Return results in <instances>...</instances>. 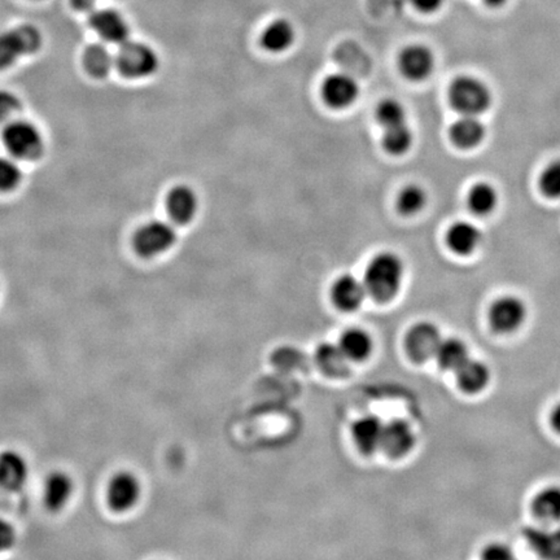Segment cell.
<instances>
[{
  "instance_id": "obj_7",
  "label": "cell",
  "mask_w": 560,
  "mask_h": 560,
  "mask_svg": "<svg viewBox=\"0 0 560 560\" xmlns=\"http://www.w3.org/2000/svg\"><path fill=\"white\" fill-rule=\"evenodd\" d=\"M140 480L132 472H118L109 482L107 497H108L110 508L117 513L132 510L140 502Z\"/></svg>"
},
{
  "instance_id": "obj_30",
  "label": "cell",
  "mask_w": 560,
  "mask_h": 560,
  "mask_svg": "<svg viewBox=\"0 0 560 560\" xmlns=\"http://www.w3.org/2000/svg\"><path fill=\"white\" fill-rule=\"evenodd\" d=\"M412 129L407 123L384 129L383 146L389 154L404 155L412 147Z\"/></svg>"
},
{
  "instance_id": "obj_6",
  "label": "cell",
  "mask_w": 560,
  "mask_h": 560,
  "mask_svg": "<svg viewBox=\"0 0 560 560\" xmlns=\"http://www.w3.org/2000/svg\"><path fill=\"white\" fill-rule=\"evenodd\" d=\"M177 242V233L165 220H151L141 226L134 236V248L141 257L151 259L165 253Z\"/></svg>"
},
{
  "instance_id": "obj_32",
  "label": "cell",
  "mask_w": 560,
  "mask_h": 560,
  "mask_svg": "<svg viewBox=\"0 0 560 560\" xmlns=\"http://www.w3.org/2000/svg\"><path fill=\"white\" fill-rule=\"evenodd\" d=\"M376 115H378L379 123L384 129L407 123L406 110H404L403 104L395 99H386V100L381 101Z\"/></svg>"
},
{
  "instance_id": "obj_15",
  "label": "cell",
  "mask_w": 560,
  "mask_h": 560,
  "mask_svg": "<svg viewBox=\"0 0 560 560\" xmlns=\"http://www.w3.org/2000/svg\"><path fill=\"white\" fill-rule=\"evenodd\" d=\"M486 137V129L479 116L460 115L452 124L451 138L455 146L463 149L479 147Z\"/></svg>"
},
{
  "instance_id": "obj_37",
  "label": "cell",
  "mask_w": 560,
  "mask_h": 560,
  "mask_svg": "<svg viewBox=\"0 0 560 560\" xmlns=\"http://www.w3.org/2000/svg\"><path fill=\"white\" fill-rule=\"evenodd\" d=\"M483 558L486 560H511L514 558V554L508 546L493 544L484 550Z\"/></svg>"
},
{
  "instance_id": "obj_38",
  "label": "cell",
  "mask_w": 560,
  "mask_h": 560,
  "mask_svg": "<svg viewBox=\"0 0 560 560\" xmlns=\"http://www.w3.org/2000/svg\"><path fill=\"white\" fill-rule=\"evenodd\" d=\"M415 10L421 13H434L440 10L445 0H410Z\"/></svg>"
},
{
  "instance_id": "obj_8",
  "label": "cell",
  "mask_w": 560,
  "mask_h": 560,
  "mask_svg": "<svg viewBox=\"0 0 560 560\" xmlns=\"http://www.w3.org/2000/svg\"><path fill=\"white\" fill-rule=\"evenodd\" d=\"M89 25L106 44L121 46L130 39V27L126 19L112 8L93 10L90 13Z\"/></svg>"
},
{
  "instance_id": "obj_20",
  "label": "cell",
  "mask_w": 560,
  "mask_h": 560,
  "mask_svg": "<svg viewBox=\"0 0 560 560\" xmlns=\"http://www.w3.org/2000/svg\"><path fill=\"white\" fill-rule=\"evenodd\" d=\"M296 30L287 19H276L265 28L261 34V46L268 52L280 53L292 46Z\"/></svg>"
},
{
  "instance_id": "obj_4",
  "label": "cell",
  "mask_w": 560,
  "mask_h": 560,
  "mask_svg": "<svg viewBox=\"0 0 560 560\" xmlns=\"http://www.w3.org/2000/svg\"><path fill=\"white\" fill-rule=\"evenodd\" d=\"M3 141L10 154L19 160L33 161L44 155V135L29 121L13 120L5 124Z\"/></svg>"
},
{
  "instance_id": "obj_27",
  "label": "cell",
  "mask_w": 560,
  "mask_h": 560,
  "mask_svg": "<svg viewBox=\"0 0 560 560\" xmlns=\"http://www.w3.org/2000/svg\"><path fill=\"white\" fill-rule=\"evenodd\" d=\"M340 348L348 359L352 361H362L369 357L372 349V341L364 331L353 330L347 331L340 339Z\"/></svg>"
},
{
  "instance_id": "obj_22",
  "label": "cell",
  "mask_w": 560,
  "mask_h": 560,
  "mask_svg": "<svg viewBox=\"0 0 560 560\" xmlns=\"http://www.w3.org/2000/svg\"><path fill=\"white\" fill-rule=\"evenodd\" d=\"M525 540L541 558L560 559V528H525Z\"/></svg>"
},
{
  "instance_id": "obj_9",
  "label": "cell",
  "mask_w": 560,
  "mask_h": 560,
  "mask_svg": "<svg viewBox=\"0 0 560 560\" xmlns=\"http://www.w3.org/2000/svg\"><path fill=\"white\" fill-rule=\"evenodd\" d=\"M527 316L524 302L514 296L497 300L492 307L489 319L492 327L500 333H511L524 324Z\"/></svg>"
},
{
  "instance_id": "obj_25",
  "label": "cell",
  "mask_w": 560,
  "mask_h": 560,
  "mask_svg": "<svg viewBox=\"0 0 560 560\" xmlns=\"http://www.w3.org/2000/svg\"><path fill=\"white\" fill-rule=\"evenodd\" d=\"M498 192L486 182L476 183L468 192V206L476 216H488L496 211Z\"/></svg>"
},
{
  "instance_id": "obj_1",
  "label": "cell",
  "mask_w": 560,
  "mask_h": 560,
  "mask_svg": "<svg viewBox=\"0 0 560 560\" xmlns=\"http://www.w3.org/2000/svg\"><path fill=\"white\" fill-rule=\"evenodd\" d=\"M404 279V264L400 257L383 252L373 257L364 274L367 293L378 301H388L397 295Z\"/></svg>"
},
{
  "instance_id": "obj_33",
  "label": "cell",
  "mask_w": 560,
  "mask_h": 560,
  "mask_svg": "<svg viewBox=\"0 0 560 560\" xmlns=\"http://www.w3.org/2000/svg\"><path fill=\"white\" fill-rule=\"evenodd\" d=\"M21 180L22 171L15 157H0V191H13Z\"/></svg>"
},
{
  "instance_id": "obj_10",
  "label": "cell",
  "mask_w": 560,
  "mask_h": 560,
  "mask_svg": "<svg viewBox=\"0 0 560 560\" xmlns=\"http://www.w3.org/2000/svg\"><path fill=\"white\" fill-rule=\"evenodd\" d=\"M29 465L24 455L16 451L0 454V488L10 493L22 491L29 480Z\"/></svg>"
},
{
  "instance_id": "obj_18",
  "label": "cell",
  "mask_w": 560,
  "mask_h": 560,
  "mask_svg": "<svg viewBox=\"0 0 560 560\" xmlns=\"http://www.w3.org/2000/svg\"><path fill=\"white\" fill-rule=\"evenodd\" d=\"M366 293L364 283L349 274L341 276L332 287L333 302L345 311L358 309Z\"/></svg>"
},
{
  "instance_id": "obj_24",
  "label": "cell",
  "mask_w": 560,
  "mask_h": 560,
  "mask_svg": "<svg viewBox=\"0 0 560 560\" xmlns=\"http://www.w3.org/2000/svg\"><path fill=\"white\" fill-rule=\"evenodd\" d=\"M84 64L92 77L104 78L116 67V55L110 52L106 44H92L84 51Z\"/></svg>"
},
{
  "instance_id": "obj_34",
  "label": "cell",
  "mask_w": 560,
  "mask_h": 560,
  "mask_svg": "<svg viewBox=\"0 0 560 560\" xmlns=\"http://www.w3.org/2000/svg\"><path fill=\"white\" fill-rule=\"evenodd\" d=\"M540 188L548 199H560V160L548 164L542 172Z\"/></svg>"
},
{
  "instance_id": "obj_21",
  "label": "cell",
  "mask_w": 560,
  "mask_h": 560,
  "mask_svg": "<svg viewBox=\"0 0 560 560\" xmlns=\"http://www.w3.org/2000/svg\"><path fill=\"white\" fill-rule=\"evenodd\" d=\"M383 421L373 415L361 418L353 424V436L358 448L364 452H372L381 448L384 436Z\"/></svg>"
},
{
  "instance_id": "obj_36",
  "label": "cell",
  "mask_w": 560,
  "mask_h": 560,
  "mask_svg": "<svg viewBox=\"0 0 560 560\" xmlns=\"http://www.w3.org/2000/svg\"><path fill=\"white\" fill-rule=\"evenodd\" d=\"M17 541L16 529L7 520L0 517V553L11 550Z\"/></svg>"
},
{
  "instance_id": "obj_23",
  "label": "cell",
  "mask_w": 560,
  "mask_h": 560,
  "mask_svg": "<svg viewBox=\"0 0 560 560\" xmlns=\"http://www.w3.org/2000/svg\"><path fill=\"white\" fill-rule=\"evenodd\" d=\"M455 372L460 388L468 393H477L485 388L491 378L488 367L483 362L469 358Z\"/></svg>"
},
{
  "instance_id": "obj_14",
  "label": "cell",
  "mask_w": 560,
  "mask_h": 560,
  "mask_svg": "<svg viewBox=\"0 0 560 560\" xmlns=\"http://www.w3.org/2000/svg\"><path fill=\"white\" fill-rule=\"evenodd\" d=\"M169 216L175 223L187 225L191 222L199 211V197L188 186H177L168 196Z\"/></svg>"
},
{
  "instance_id": "obj_12",
  "label": "cell",
  "mask_w": 560,
  "mask_h": 560,
  "mask_svg": "<svg viewBox=\"0 0 560 560\" xmlns=\"http://www.w3.org/2000/svg\"><path fill=\"white\" fill-rule=\"evenodd\" d=\"M440 331L431 324H420L410 330L406 338V348L412 359L418 362L436 357L440 348Z\"/></svg>"
},
{
  "instance_id": "obj_40",
  "label": "cell",
  "mask_w": 560,
  "mask_h": 560,
  "mask_svg": "<svg viewBox=\"0 0 560 560\" xmlns=\"http://www.w3.org/2000/svg\"><path fill=\"white\" fill-rule=\"evenodd\" d=\"M551 423H553L554 428L560 434V404L554 410L553 417H551Z\"/></svg>"
},
{
  "instance_id": "obj_26",
  "label": "cell",
  "mask_w": 560,
  "mask_h": 560,
  "mask_svg": "<svg viewBox=\"0 0 560 560\" xmlns=\"http://www.w3.org/2000/svg\"><path fill=\"white\" fill-rule=\"evenodd\" d=\"M536 516L546 524L560 522V488H548L533 500Z\"/></svg>"
},
{
  "instance_id": "obj_31",
  "label": "cell",
  "mask_w": 560,
  "mask_h": 560,
  "mask_svg": "<svg viewBox=\"0 0 560 560\" xmlns=\"http://www.w3.org/2000/svg\"><path fill=\"white\" fill-rule=\"evenodd\" d=\"M427 195L421 187L412 185L404 187L398 196V209L406 216L417 214L426 205Z\"/></svg>"
},
{
  "instance_id": "obj_16",
  "label": "cell",
  "mask_w": 560,
  "mask_h": 560,
  "mask_svg": "<svg viewBox=\"0 0 560 560\" xmlns=\"http://www.w3.org/2000/svg\"><path fill=\"white\" fill-rule=\"evenodd\" d=\"M446 242L452 252L460 256L474 253L483 242V233L468 220H458L446 234Z\"/></svg>"
},
{
  "instance_id": "obj_28",
  "label": "cell",
  "mask_w": 560,
  "mask_h": 560,
  "mask_svg": "<svg viewBox=\"0 0 560 560\" xmlns=\"http://www.w3.org/2000/svg\"><path fill=\"white\" fill-rule=\"evenodd\" d=\"M438 364L446 370L457 372L460 366L468 359V350L465 342L457 339H448L441 341L440 348L436 353Z\"/></svg>"
},
{
  "instance_id": "obj_13",
  "label": "cell",
  "mask_w": 560,
  "mask_h": 560,
  "mask_svg": "<svg viewBox=\"0 0 560 560\" xmlns=\"http://www.w3.org/2000/svg\"><path fill=\"white\" fill-rule=\"evenodd\" d=\"M435 67V56L424 44H410L400 55L401 72L412 81H421L428 77Z\"/></svg>"
},
{
  "instance_id": "obj_39",
  "label": "cell",
  "mask_w": 560,
  "mask_h": 560,
  "mask_svg": "<svg viewBox=\"0 0 560 560\" xmlns=\"http://www.w3.org/2000/svg\"><path fill=\"white\" fill-rule=\"evenodd\" d=\"M70 5L78 12H92L96 0H69Z\"/></svg>"
},
{
  "instance_id": "obj_11",
  "label": "cell",
  "mask_w": 560,
  "mask_h": 560,
  "mask_svg": "<svg viewBox=\"0 0 560 560\" xmlns=\"http://www.w3.org/2000/svg\"><path fill=\"white\" fill-rule=\"evenodd\" d=\"M357 81L347 73H335L326 78L322 86L324 101L332 108H347L358 98Z\"/></svg>"
},
{
  "instance_id": "obj_17",
  "label": "cell",
  "mask_w": 560,
  "mask_h": 560,
  "mask_svg": "<svg viewBox=\"0 0 560 560\" xmlns=\"http://www.w3.org/2000/svg\"><path fill=\"white\" fill-rule=\"evenodd\" d=\"M75 480L64 471H55L48 476L44 486V500L47 508L56 513L60 511L72 500L75 494Z\"/></svg>"
},
{
  "instance_id": "obj_41",
  "label": "cell",
  "mask_w": 560,
  "mask_h": 560,
  "mask_svg": "<svg viewBox=\"0 0 560 560\" xmlns=\"http://www.w3.org/2000/svg\"><path fill=\"white\" fill-rule=\"evenodd\" d=\"M485 4H488L489 7H500V5L505 4L508 0H484Z\"/></svg>"
},
{
  "instance_id": "obj_29",
  "label": "cell",
  "mask_w": 560,
  "mask_h": 560,
  "mask_svg": "<svg viewBox=\"0 0 560 560\" xmlns=\"http://www.w3.org/2000/svg\"><path fill=\"white\" fill-rule=\"evenodd\" d=\"M316 362L328 375H342L348 370V357L340 345L322 344L316 350Z\"/></svg>"
},
{
  "instance_id": "obj_19",
  "label": "cell",
  "mask_w": 560,
  "mask_h": 560,
  "mask_svg": "<svg viewBox=\"0 0 560 560\" xmlns=\"http://www.w3.org/2000/svg\"><path fill=\"white\" fill-rule=\"evenodd\" d=\"M415 436L412 427L404 420H392L384 427V449L392 457H403L414 446Z\"/></svg>"
},
{
  "instance_id": "obj_35",
  "label": "cell",
  "mask_w": 560,
  "mask_h": 560,
  "mask_svg": "<svg viewBox=\"0 0 560 560\" xmlns=\"http://www.w3.org/2000/svg\"><path fill=\"white\" fill-rule=\"evenodd\" d=\"M21 109V101L15 93L0 92V124L11 123Z\"/></svg>"
},
{
  "instance_id": "obj_3",
  "label": "cell",
  "mask_w": 560,
  "mask_h": 560,
  "mask_svg": "<svg viewBox=\"0 0 560 560\" xmlns=\"http://www.w3.org/2000/svg\"><path fill=\"white\" fill-rule=\"evenodd\" d=\"M44 44L41 31L33 25H20L0 33V70L13 67L24 56L33 55Z\"/></svg>"
},
{
  "instance_id": "obj_5",
  "label": "cell",
  "mask_w": 560,
  "mask_h": 560,
  "mask_svg": "<svg viewBox=\"0 0 560 560\" xmlns=\"http://www.w3.org/2000/svg\"><path fill=\"white\" fill-rule=\"evenodd\" d=\"M116 67L127 78H146L158 68V56L154 48L141 42L127 41L116 53Z\"/></svg>"
},
{
  "instance_id": "obj_2",
  "label": "cell",
  "mask_w": 560,
  "mask_h": 560,
  "mask_svg": "<svg viewBox=\"0 0 560 560\" xmlns=\"http://www.w3.org/2000/svg\"><path fill=\"white\" fill-rule=\"evenodd\" d=\"M449 99L452 108L460 115L480 116L491 108L493 96L482 79L462 76L452 82Z\"/></svg>"
}]
</instances>
